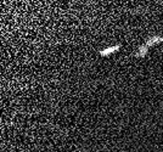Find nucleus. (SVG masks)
Here are the masks:
<instances>
[{
    "label": "nucleus",
    "instance_id": "f257e3e1",
    "mask_svg": "<svg viewBox=\"0 0 163 152\" xmlns=\"http://www.w3.org/2000/svg\"><path fill=\"white\" fill-rule=\"evenodd\" d=\"M120 48V45H115V46H111V48H108V49H105V50H101L100 51V55L101 56H108V55H111V54H113L115 51H117Z\"/></svg>",
    "mask_w": 163,
    "mask_h": 152
},
{
    "label": "nucleus",
    "instance_id": "f03ea898",
    "mask_svg": "<svg viewBox=\"0 0 163 152\" xmlns=\"http://www.w3.org/2000/svg\"><path fill=\"white\" fill-rule=\"evenodd\" d=\"M162 41H163V38L162 37H152V38H150V39L146 41V45H147V48H149V46H152L153 44L162 43Z\"/></svg>",
    "mask_w": 163,
    "mask_h": 152
}]
</instances>
